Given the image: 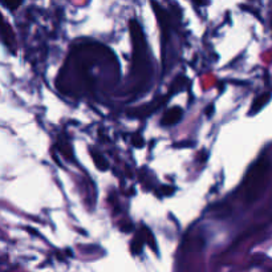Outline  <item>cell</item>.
<instances>
[{"label":"cell","mask_w":272,"mask_h":272,"mask_svg":"<svg viewBox=\"0 0 272 272\" xmlns=\"http://www.w3.org/2000/svg\"><path fill=\"white\" fill-rule=\"evenodd\" d=\"M181 117H182V110L179 108H173V109H170L167 114L165 116V118H163V124L173 125V124L181 120Z\"/></svg>","instance_id":"cell-1"},{"label":"cell","mask_w":272,"mask_h":272,"mask_svg":"<svg viewBox=\"0 0 272 272\" xmlns=\"http://www.w3.org/2000/svg\"><path fill=\"white\" fill-rule=\"evenodd\" d=\"M1 1H3V4L7 5V7L11 9L18 8L19 5H20V3H22L20 0H1Z\"/></svg>","instance_id":"cell-3"},{"label":"cell","mask_w":272,"mask_h":272,"mask_svg":"<svg viewBox=\"0 0 272 272\" xmlns=\"http://www.w3.org/2000/svg\"><path fill=\"white\" fill-rule=\"evenodd\" d=\"M268 100H270V94L267 93V94H264L263 97L259 98L258 101H255V105H254V108H252V113L258 112L260 108L264 107V103H267Z\"/></svg>","instance_id":"cell-2"}]
</instances>
